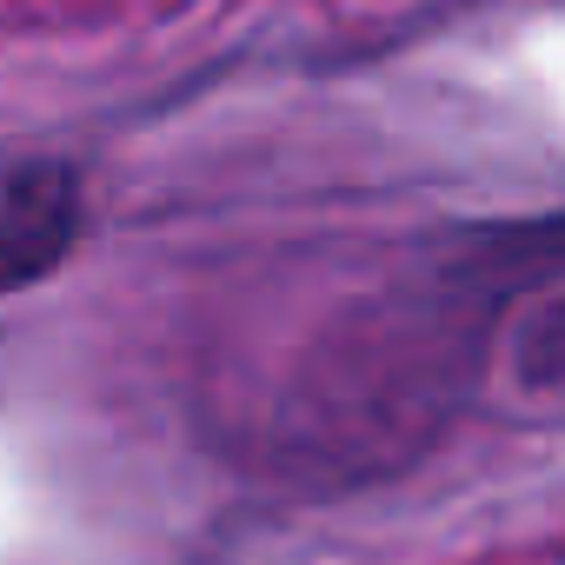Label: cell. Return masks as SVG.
Here are the masks:
<instances>
[{
  "label": "cell",
  "mask_w": 565,
  "mask_h": 565,
  "mask_svg": "<svg viewBox=\"0 0 565 565\" xmlns=\"http://www.w3.org/2000/svg\"><path fill=\"white\" fill-rule=\"evenodd\" d=\"M525 373H532L539 386L565 380V307H552V313L532 327V340H525Z\"/></svg>",
  "instance_id": "obj_2"
},
{
  "label": "cell",
  "mask_w": 565,
  "mask_h": 565,
  "mask_svg": "<svg viewBox=\"0 0 565 565\" xmlns=\"http://www.w3.org/2000/svg\"><path fill=\"white\" fill-rule=\"evenodd\" d=\"M87 226V193L67 160H0V294H28L67 266Z\"/></svg>",
  "instance_id": "obj_1"
}]
</instances>
